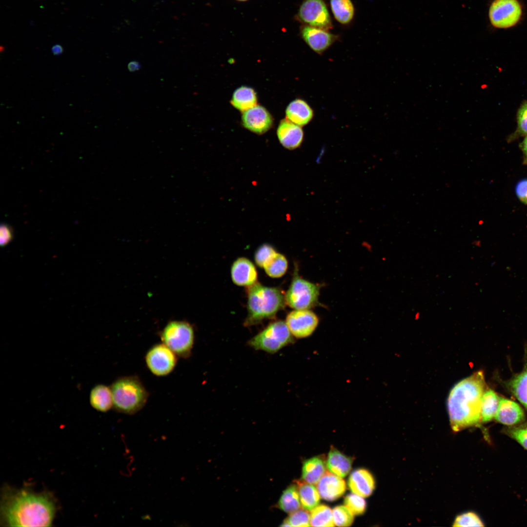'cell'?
Returning a JSON list of instances; mask_svg holds the SVG:
<instances>
[{"instance_id": "cell-9", "label": "cell", "mask_w": 527, "mask_h": 527, "mask_svg": "<svg viewBox=\"0 0 527 527\" xmlns=\"http://www.w3.org/2000/svg\"><path fill=\"white\" fill-rule=\"evenodd\" d=\"M285 323L293 336L302 339L313 334L319 324V319L310 309H294L288 314Z\"/></svg>"}, {"instance_id": "cell-20", "label": "cell", "mask_w": 527, "mask_h": 527, "mask_svg": "<svg viewBox=\"0 0 527 527\" xmlns=\"http://www.w3.org/2000/svg\"><path fill=\"white\" fill-rule=\"evenodd\" d=\"M353 460L331 446L326 461L329 471L341 477H345L350 471Z\"/></svg>"}, {"instance_id": "cell-2", "label": "cell", "mask_w": 527, "mask_h": 527, "mask_svg": "<svg viewBox=\"0 0 527 527\" xmlns=\"http://www.w3.org/2000/svg\"><path fill=\"white\" fill-rule=\"evenodd\" d=\"M486 386L484 372L479 370L462 380L451 389L447 408L454 432L477 426L481 422V404Z\"/></svg>"}, {"instance_id": "cell-14", "label": "cell", "mask_w": 527, "mask_h": 527, "mask_svg": "<svg viewBox=\"0 0 527 527\" xmlns=\"http://www.w3.org/2000/svg\"><path fill=\"white\" fill-rule=\"evenodd\" d=\"M233 282L242 286H250L257 281V271L254 264L247 258L241 257L236 259L231 268Z\"/></svg>"}, {"instance_id": "cell-33", "label": "cell", "mask_w": 527, "mask_h": 527, "mask_svg": "<svg viewBox=\"0 0 527 527\" xmlns=\"http://www.w3.org/2000/svg\"><path fill=\"white\" fill-rule=\"evenodd\" d=\"M334 523L338 527L351 526L354 520V514L346 506H339L332 510Z\"/></svg>"}, {"instance_id": "cell-30", "label": "cell", "mask_w": 527, "mask_h": 527, "mask_svg": "<svg viewBox=\"0 0 527 527\" xmlns=\"http://www.w3.org/2000/svg\"><path fill=\"white\" fill-rule=\"evenodd\" d=\"M263 268L269 277L280 278L286 273L288 261L284 255L276 252L266 262Z\"/></svg>"}, {"instance_id": "cell-32", "label": "cell", "mask_w": 527, "mask_h": 527, "mask_svg": "<svg viewBox=\"0 0 527 527\" xmlns=\"http://www.w3.org/2000/svg\"><path fill=\"white\" fill-rule=\"evenodd\" d=\"M310 514L304 508L299 509L289 514L281 525L282 527H305L310 526Z\"/></svg>"}, {"instance_id": "cell-38", "label": "cell", "mask_w": 527, "mask_h": 527, "mask_svg": "<svg viewBox=\"0 0 527 527\" xmlns=\"http://www.w3.org/2000/svg\"><path fill=\"white\" fill-rule=\"evenodd\" d=\"M515 193L520 201L527 205V179H522L517 183Z\"/></svg>"}, {"instance_id": "cell-29", "label": "cell", "mask_w": 527, "mask_h": 527, "mask_svg": "<svg viewBox=\"0 0 527 527\" xmlns=\"http://www.w3.org/2000/svg\"><path fill=\"white\" fill-rule=\"evenodd\" d=\"M310 523L312 527H334L332 511L327 506L318 505L311 510Z\"/></svg>"}, {"instance_id": "cell-42", "label": "cell", "mask_w": 527, "mask_h": 527, "mask_svg": "<svg viewBox=\"0 0 527 527\" xmlns=\"http://www.w3.org/2000/svg\"><path fill=\"white\" fill-rule=\"evenodd\" d=\"M140 66L141 65L139 62L136 61H133L129 63L128 68L130 71L134 72L139 70Z\"/></svg>"}, {"instance_id": "cell-15", "label": "cell", "mask_w": 527, "mask_h": 527, "mask_svg": "<svg viewBox=\"0 0 527 527\" xmlns=\"http://www.w3.org/2000/svg\"><path fill=\"white\" fill-rule=\"evenodd\" d=\"M317 485L320 496L329 501L335 500L340 497L346 489L345 482L342 477L327 471Z\"/></svg>"}, {"instance_id": "cell-8", "label": "cell", "mask_w": 527, "mask_h": 527, "mask_svg": "<svg viewBox=\"0 0 527 527\" xmlns=\"http://www.w3.org/2000/svg\"><path fill=\"white\" fill-rule=\"evenodd\" d=\"M523 12L519 0H493L489 6L488 18L492 27L507 29L520 22Z\"/></svg>"}, {"instance_id": "cell-39", "label": "cell", "mask_w": 527, "mask_h": 527, "mask_svg": "<svg viewBox=\"0 0 527 527\" xmlns=\"http://www.w3.org/2000/svg\"><path fill=\"white\" fill-rule=\"evenodd\" d=\"M510 434L524 448L527 450V428H517L512 430Z\"/></svg>"}, {"instance_id": "cell-12", "label": "cell", "mask_w": 527, "mask_h": 527, "mask_svg": "<svg viewBox=\"0 0 527 527\" xmlns=\"http://www.w3.org/2000/svg\"><path fill=\"white\" fill-rule=\"evenodd\" d=\"M242 120L245 128L259 134L267 131L273 124L270 114L264 107L257 105L243 112Z\"/></svg>"}, {"instance_id": "cell-26", "label": "cell", "mask_w": 527, "mask_h": 527, "mask_svg": "<svg viewBox=\"0 0 527 527\" xmlns=\"http://www.w3.org/2000/svg\"><path fill=\"white\" fill-rule=\"evenodd\" d=\"M500 397L493 390L486 389L482 401L481 422L487 423L494 418L498 407Z\"/></svg>"}, {"instance_id": "cell-11", "label": "cell", "mask_w": 527, "mask_h": 527, "mask_svg": "<svg viewBox=\"0 0 527 527\" xmlns=\"http://www.w3.org/2000/svg\"><path fill=\"white\" fill-rule=\"evenodd\" d=\"M299 17L309 26L327 30L331 27L329 14L323 0H304Z\"/></svg>"}, {"instance_id": "cell-41", "label": "cell", "mask_w": 527, "mask_h": 527, "mask_svg": "<svg viewBox=\"0 0 527 527\" xmlns=\"http://www.w3.org/2000/svg\"><path fill=\"white\" fill-rule=\"evenodd\" d=\"M51 51L54 55H60L63 53V48L61 45L56 44L52 46Z\"/></svg>"}, {"instance_id": "cell-6", "label": "cell", "mask_w": 527, "mask_h": 527, "mask_svg": "<svg viewBox=\"0 0 527 527\" xmlns=\"http://www.w3.org/2000/svg\"><path fill=\"white\" fill-rule=\"evenodd\" d=\"M293 341V336L285 322L278 320L268 324L250 339L248 344L256 350L273 354Z\"/></svg>"}, {"instance_id": "cell-22", "label": "cell", "mask_w": 527, "mask_h": 527, "mask_svg": "<svg viewBox=\"0 0 527 527\" xmlns=\"http://www.w3.org/2000/svg\"><path fill=\"white\" fill-rule=\"evenodd\" d=\"M325 472L324 460L320 457H314L304 462L302 477L307 483L317 485Z\"/></svg>"}, {"instance_id": "cell-21", "label": "cell", "mask_w": 527, "mask_h": 527, "mask_svg": "<svg viewBox=\"0 0 527 527\" xmlns=\"http://www.w3.org/2000/svg\"><path fill=\"white\" fill-rule=\"evenodd\" d=\"M90 403L98 411H108L113 406L111 388L104 385L95 386L90 393Z\"/></svg>"}, {"instance_id": "cell-25", "label": "cell", "mask_w": 527, "mask_h": 527, "mask_svg": "<svg viewBox=\"0 0 527 527\" xmlns=\"http://www.w3.org/2000/svg\"><path fill=\"white\" fill-rule=\"evenodd\" d=\"M300 499L302 508L308 511L312 510L320 502V495L313 485L304 481H297Z\"/></svg>"}, {"instance_id": "cell-17", "label": "cell", "mask_w": 527, "mask_h": 527, "mask_svg": "<svg viewBox=\"0 0 527 527\" xmlns=\"http://www.w3.org/2000/svg\"><path fill=\"white\" fill-rule=\"evenodd\" d=\"M277 133L281 144L285 148L290 150L299 147L304 140V131L302 127L286 118L281 121Z\"/></svg>"}, {"instance_id": "cell-10", "label": "cell", "mask_w": 527, "mask_h": 527, "mask_svg": "<svg viewBox=\"0 0 527 527\" xmlns=\"http://www.w3.org/2000/svg\"><path fill=\"white\" fill-rule=\"evenodd\" d=\"M175 353L163 343L152 347L147 352L145 361L149 369L157 376H164L174 369L177 362Z\"/></svg>"}, {"instance_id": "cell-28", "label": "cell", "mask_w": 527, "mask_h": 527, "mask_svg": "<svg viewBox=\"0 0 527 527\" xmlns=\"http://www.w3.org/2000/svg\"><path fill=\"white\" fill-rule=\"evenodd\" d=\"M335 18L341 23H349L354 16V7L350 0H330Z\"/></svg>"}, {"instance_id": "cell-27", "label": "cell", "mask_w": 527, "mask_h": 527, "mask_svg": "<svg viewBox=\"0 0 527 527\" xmlns=\"http://www.w3.org/2000/svg\"><path fill=\"white\" fill-rule=\"evenodd\" d=\"M301 504L297 485L293 484L283 491L278 506L283 511L290 513L300 509Z\"/></svg>"}, {"instance_id": "cell-13", "label": "cell", "mask_w": 527, "mask_h": 527, "mask_svg": "<svg viewBox=\"0 0 527 527\" xmlns=\"http://www.w3.org/2000/svg\"><path fill=\"white\" fill-rule=\"evenodd\" d=\"M301 34L308 46L319 55L326 50L336 40V36L325 30L310 26L304 27Z\"/></svg>"}, {"instance_id": "cell-43", "label": "cell", "mask_w": 527, "mask_h": 527, "mask_svg": "<svg viewBox=\"0 0 527 527\" xmlns=\"http://www.w3.org/2000/svg\"><path fill=\"white\" fill-rule=\"evenodd\" d=\"M238 0L244 1V0Z\"/></svg>"}, {"instance_id": "cell-7", "label": "cell", "mask_w": 527, "mask_h": 527, "mask_svg": "<svg viewBox=\"0 0 527 527\" xmlns=\"http://www.w3.org/2000/svg\"><path fill=\"white\" fill-rule=\"evenodd\" d=\"M163 343L175 354L182 357L190 355L194 343V331L191 325L185 321L169 322L161 333Z\"/></svg>"}, {"instance_id": "cell-36", "label": "cell", "mask_w": 527, "mask_h": 527, "mask_svg": "<svg viewBox=\"0 0 527 527\" xmlns=\"http://www.w3.org/2000/svg\"><path fill=\"white\" fill-rule=\"evenodd\" d=\"M277 252L268 244H264L258 247L255 253L254 259L257 265L263 267L264 264Z\"/></svg>"}, {"instance_id": "cell-18", "label": "cell", "mask_w": 527, "mask_h": 527, "mask_svg": "<svg viewBox=\"0 0 527 527\" xmlns=\"http://www.w3.org/2000/svg\"><path fill=\"white\" fill-rule=\"evenodd\" d=\"M348 486L354 493L363 497L370 495L375 488V481L372 474L366 469H356L350 475Z\"/></svg>"}, {"instance_id": "cell-16", "label": "cell", "mask_w": 527, "mask_h": 527, "mask_svg": "<svg viewBox=\"0 0 527 527\" xmlns=\"http://www.w3.org/2000/svg\"><path fill=\"white\" fill-rule=\"evenodd\" d=\"M525 418L524 411L517 403L505 398H500L494 417L497 422L505 425L512 426L522 422Z\"/></svg>"}, {"instance_id": "cell-23", "label": "cell", "mask_w": 527, "mask_h": 527, "mask_svg": "<svg viewBox=\"0 0 527 527\" xmlns=\"http://www.w3.org/2000/svg\"><path fill=\"white\" fill-rule=\"evenodd\" d=\"M508 390L527 409V367L505 383Z\"/></svg>"}, {"instance_id": "cell-24", "label": "cell", "mask_w": 527, "mask_h": 527, "mask_svg": "<svg viewBox=\"0 0 527 527\" xmlns=\"http://www.w3.org/2000/svg\"><path fill=\"white\" fill-rule=\"evenodd\" d=\"M230 101L235 108L243 112L256 105V93L251 87L241 86L234 91Z\"/></svg>"}, {"instance_id": "cell-19", "label": "cell", "mask_w": 527, "mask_h": 527, "mask_svg": "<svg viewBox=\"0 0 527 527\" xmlns=\"http://www.w3.org/2000/svg\"><path fill=\"white\" fill-rule=\"evenodd\" d=\"M285 114L287 119L302 127L312 121L314 113L313 109L305 101L296 99L288 105Z\"/></svg>"}, {"instance_id": "cell-1", "label": "cell", "mask_w": 527, "mask_h": 527, "mask_svg": "<svg viewBox=\"0 0 527 527\" xmlns=\"http://www.w3.org/2000/svg\"><path fill=\"white\" fill-rule=\"evenodd\" d=\"M55 512L49 496L21 490L4 495L1 515L4 523L10 527H48Z\"/></svg>"}, {"instance_id": "cell-34", "label": "cell", "mask_w": 527, "mask_h": 527, "mask_svg": "<svg viewBox=\"0 0 527 527\" xmlns=\"http://www.w3.org/2000/svg\"><path fill=\"white\" fill-rule=\"evenodd\" d=\"M344 504L355 515L362 514L366 509V502L363 497L354 493L345 497Z\"/></svg>"}, {"instance_id": "cell-31", "label": "cell", "mask_w": 527, "mask_h": 527, "mask_svg": "<svg viewBox=\"0 0 527 527\" xmlns=\"http://www.w3.org/2000/svg\"><path fill=\"white\" fill-rule=\"evenodd\" d=\"M516 121V130L508 137V142H511L520 137L527 136V101H524L518 108Z\"/></svg>"}, {"instance_id": "cell-40", "label": "cell", "mask_w": 527, "mask_h": 527, "mask_svg": "<svg viewBox=\"0 0 527 527\" xmlns=\"http://www.w3.org/2000/svg\"><path fill=\"white\" fill-rule=\"evenodd\" d=\"M519 147L523 154V163L527 165V136L520 143Z\"/></svg>"}, {"instance_id": "cell-4", "label": "cell", "mask_w": 527, "mask_h": 527, "mask_svg": "<svg viewBox=\"0 0 527 527\" xmlns=\"http://www.w3.org/2000/svg\"><path fill=\"white\" fill-rule=\"evenodd\" d=\"M113 406L125 414H134L145 404L148 393L140 380L136 377L119 378L111 385Z\"/></svg>"}, {"instance_id": "cell-5", "label": "cell", "mask_w": 527, "mask_h": 527, "mask_svg": "<svg viewBox=\"0 0 527 527\" xmlns=\"http://www.w3.org/2000/svg\"><path fill=\"white\" fill-rule=\"evenodd\" d=\"M320 284H314L300 277L297 267L284 296L285 304L294 309H310L320 305Z\"/></svg>"}, {"instance_id": "cell-3", "label": "cell", "mask_w": 527, "mask_h": 527, "mask_svg": "<svg viewBox=\"0 0 527 527\" xmlns=\"http://www.w3.org/2000/svg\"><path fill=\"white\" fill-rule=\"evenodd\" d=\"M247 298L248 314L245 322L246 326L274 317L285 304L284 296L280 289L265 286L258 283L248 287Z\"/></svg>"}, {"instance_id": "cell-35", "label": "cell", "mask_w": 527, "mask_h": 527, "mask_svg": "<svg viewBox=\"0 0 527 527\" xmlns=\"http://www.w3.org/2000/svg\"><path fill=\"white\" fill-rule=\"evenodd\" d=\"M484 525L479 517L475 513L468 512L458 516L453 527H483Z\"/></svg>"}, {"instance_id": "cell-37", "label": "cell", "mask_w": 527, "mask_h": 527, "mask_svg": "<svg viewBox=\"0 0 527 527\" xmlns=\"http://www.w3.org/2000/svg\"><path fill=\"white\" fill-rule=\"evenodd\" d=\"M13 238V230L8 225L3 223L0 227V244L1 246L8 244Z\"/></svg>"}]
</instances>
